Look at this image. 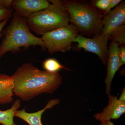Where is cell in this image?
Here are the masks:
<instances>
[{
    "label": "cell",
    "mask_w": 125,
    "mask_h": 125,
    "mask_svg": "<svg viewBox=\"0 0 125 125\" xmlns=\"http://www.w3.org/2000/svg\"><path fill=\"white\" fill-rule=\"evenodd\" d=\"M119 45L116 43L111 42L108 49V57L107 61V70L105 80V92L106 94H110L112 81L116 72L119 69L118 47Z\"/></svg>",
    "instance_id": "10"
},
{
    "label": "cell",
    "mask_w": 125,
    "mask_h": 125,
    "mask_svg": "<svg viewBox=\"0 0 125 125\" xmlns=\"http://www.w3.org/2000/svg\"><path fill=\"white\" fill-rule=\"evenodd\" d=\"M21 101L16 99L10 109L5 111L0 110V123L2 125H12L14 124V117L16 111L20 107Z\"/></svg>",
    "instance_id": "13"
},
{
    "label": "cell",
    "mask_w": 125,
    "mask_h": 125,
    "mask_svg": "<svg viewBox=\"0 0 125 125\" xmlns=\"http://www.w3.org/2000/svg\"><path fill=\"white\" fill-rule=\"evenodd\" d=\"M51 3L46 0H15L12 7L16 13L27 18L32 14L49 7Z\"/></svg>",
    "instance_id": "9"
},
{
    "label": "cell",
    "mask_w": 125,
    "mask_h": 125,
    "mask_svg": "<svg viewBox=\"0 0 125 125\" xmlns=\"http://www.w3.org/2000/svg\"><path fill=\"white\" fill-rule=\"evenodd\" d=\"M12 77L14 94L25 101L43 93L52 94L62 82V77L58 72L41 70L31 63L23 64Z\"/></svg>",
    "instance_id": "1"
},
{
    "label": "cell",
    "mask_w": 125,
    "mask_h": 125,
    "mask_svg": "<svg viewBox=\"0 0 125 125\" xmlns=\"http://www.w3.org/2000/svg\"><path fill=\"white\" fill-rule=\"evenodd\" d=\"M103 29L101 34L108 36L113 31L125 23V2L122 1L110 10L102 19Z\"/></svg>",
    "instance_id": "7"
},
{
    "label": "cell",
    "mask_w": 125,
    "mask_h": 125,
    "mask_svg": "<svg viewBox=\"0 0 125 125\" xmlns=\"http://www.w3.org/2000/svg\"><path fill=\"white\" fill-rule=\"evenodd\" d=\"M60 100L55 99L50 100L44 108L36 112L29 113L27 112L24 108L17 110L15 114V116L22 119L30 125H43L41 117L43 113L47 109H51L56 105L60 104Z\"/></svg>",
    "instance_id": "11"
},
{
    "label": "cell",
    "mask_w": 125,
    "mask_h": 125,
    "mask_svg": "<svg viewBox=\"0 0 125 125\" xmlns=\"http://www.w3.org/2000/svg\"><path fill=\"white\" fill-rule=\"evenodd\" d=\"M11 11L10 10H5L0 8V22L11 16Z\"/></svg>",
    "instance_id": "18"
},
{
    "label": "cell",
    "mask_w": 125,
    "mask_h": 125,
    "mask_svg": "<svg viewBox=\"0 0 125 125\" xmlns=\"http://www.w3.org/2000/svg\"><path fill=\"white\" fill-rule=\"evenodd\" d=\"M109 40V37L101 34L90 38L82 35H78L73 42L78 43V48H83L86 51L97 55L102 62L106 64L108 57L107 44Z\"/></svg>",
    "instance_id": "6"
},
{
    "label": "cell",
    "mask_w": 125,
    "mask_h": 125,
    "mask_svg": "<svg viewBox=\"0 0 125 125\" xmlns=\"http://www.w3.org/2000/svg\"><path fill=\"white\" fill-rule=\"evenodd\" d=\"M79 32L77 28L71 24L44 34L41 39L50 54L65 52L71 49Z\"/></svg>",
    "instance_id": "5"
},
{
    "label": "cell",
    "mask_w": 125,
    "mask_h": 125,
    "mask_svg": "<svg viewBox=\"0 0 125 125\" xmlns=\"http://www.w3.org/2000/svg\"><path fill=\"white\" fill-rule=\"evenodd\" d=\"M118 99L121 102H125V87L122 89V91L120 96Z\"/></svg>",
    "instance_id": "21"
},
{
    "label": "cell",
    "mask_w": 125,
    "mask_h": 125,
    "mask_svg": "<svg viewBox=\"0 0 125 125\" xmlns=\"http://www.w3.org/2000/svg\"><path fill=\"white\" fill-rule=\"evenodd\" d=\"M9 20V19H6L0 22V34L1 32L2 31V29L6 24V23Z\"/></svg>",
    "instance_id": "22"
},
{
    "label": "cell",
    "mask_w": 125,
    "mask_h": 125,
    "mask_svg": "<svg viewBox=\"0 0 125 125\" xmlns=\"http://www.w3.org/2000/svg\"><path fill=\"white\" fill-rule=\"evenodd\" d=\"M16 125V124H15V123H14V124H13V125Z\"/></svg>",
    "instance_id": "24"
},
{
    "label": "cell",
    "mask_w": 125,
    "mask_h": 125,
    "mask_svg": "<svg viewBox=\"0 0 125 125\" xmlns=\"http://www.w3.org/2000/svg\"><path fill=\"white\" fill-rule=\"evenodd\" d=\"M110 0H96L92 1V5L96 9H98L104 11H106L109 7Z\"/></svg>",
    "instance_id": "16"
},
{
    "label": "cell",
    "mask_w": 125,
    "mask_h": 125,
    "mask_svg": "<svg viewBox=\"0 0 125 125\" xmlns=\"http://www.w3.org/2000/svg\"><path fill=\"white\" fill-rule=\"evenodd\" d=\"M118 55H119V69L125 63V45H121L118 47Z\"/></svg>",
    "instance_id": "17"
},
{
    "label": "cell",
    "mask_w": 125,
    "mask_h": 125,
    "mask_svg": "<svg viewBox=\"0 0 125 125\" xmlns=\"http://www.w3.org/2000/svg\"><path fill=\"white\" fill-rule=\"evenodd\" d=\"M109 40L116 43L119 45H125V25L118 27L113 31L109 36Z\"/></svg>",
    "instance_id": "15"
},
{
    "label": "cell",
    "mask_w": 125,
    "mask_h": 125,
    "mask_svg": "<svg viewBox=\"0 0 125 125\" xmlns=\"http://www.w3.org/2000/svg\"><path fill=\"white\" fill-rule=\"evenodd\" d=\"M49 7L34 13L26 19L30 30L42 35L69 24V14L62 1L49 0Z\"/></svg>",
    "instance_id": "4"
},
{
    "label": "cell",
    "mask_w": 125,
    "mask_h": 125,
    "mask_svg": "<svg viewBox=\"0 0 125 125\" xmlns=\"http://www.w3.org/2000/svg\"><path fill=\"white\" fill-rule=\"evenodd\" d=\"M69 14L70 22L87 37L100 34L103 29V15L92 5L77 1L62 0Z\"/></svg>",
    "instance_id": "3"
},
{
    "label": "cell",
    "mask_w": 125,
    "mask_h": 125,
    "mask_svg": "<svg viewBox=\"0 0 125 125\" xmlns=\"http://www.w3.org/2000/svg\"><path fill=\"white\" fill-rule=\"evenodd\" d=\"M5 37L0 45V59L8 52L15 54L22 48L39 46L46 49L41 38L31 32L26 19L14 12L10 24L4 31Z\"/></svg>",
    "instance_id": "2"
},
{
    "label": "cell",
    "mask_w": 125,
    "mask_h": 125,
    "mask_svg": "<svg viewBox=\"0 0 125 125\" xmlns=\"http://www.w3.org/2000/svg\"><path fill=\"white\" fill-rule=\"evenodd\" d=\"M108 105L104 108L103 111L94 115L97 120L102 122L111 120H116L125 113V102H121L116 96L109 94Z\"/></svg>",
    "instance_id": "8"
},
{
    "label": "cell",
    "mask_w": 125,
    "mask_h": 125,
    "mask_svg": "<svg viewBox=\"0 0 125 125\" xmlns=\"http://www.w3.org/2000/svg\"><path fill=\"white\" fill-rule=\"evenodd\" d=\"M13 1L11 0H0V8L10 10L12 7Z\"/></svg>",
    "instance_id": "19"
},
{
    "label": "cell",
    "mask_w": 125,
    "mask_h": 125,
    "mask_svg": "<svg viewBox=\"0 0 125 125\" xmlns=\"http://www.w3.org/2000/svg\"><path fill=\"white\" fill-rule=\"evenodd\" d=\"M122 1L121 0H110V3H109V7L108 9L105 13L103 15V18L104 16L106 15L109 12L110 10H111L113 8H114L116 6H117L118 5H119Z\"/></svg>",
    "instance_id": "20"
},
{
    "label": "cell",
    "mask_w": 125,
    "mask_h": 125,
    "mask_svg": "<svg viewBox=\"0 0 125 125\" xmlns=\"http://www.w3.org/2000/svg\"><path fill=\"white\" fill-rule=\"evenodd\" d=\"M100 125H115L113 122H112L111 120L101 122Z\"/></svg>",
    "instance_id": "23"
},
{
    "label": "cell",
    "mask_w": 125,
    "mask_h": 125,
    "mask_svg": "<svg viewBox=\"0 0 125 125\" xmlns=\"http://www.w3.org/2000/svg\"><path fill=\"white\" fill-rule=\"evenodd\" d=\"M13 88L12 76L0 74V105L7 104L13 102Z\"/></svg>",
    "instance_id": "12"
},
{
    "label": "cell",
    "mask_w": 125,
    "mask_h": 125,
    "mask_svg": "<svg viewBox=\"0 0 125 125\" xmlns=\"http://www.w3.org/2000/svg\"><path fill=\"white\" fill-rule=\"evenodd\" d=\"M43 67L45 71L50 73H57L62 69L68 70L62 65L57 60L50 58L45 60L43 63Z\"/></svg>",
    "instance_id": "14"
}]
</instances>
